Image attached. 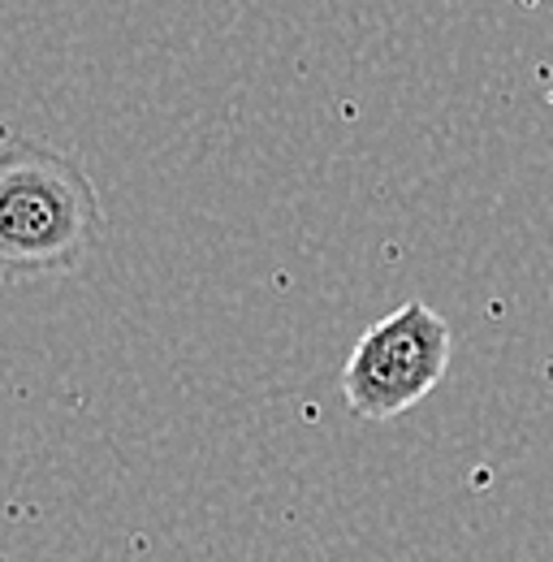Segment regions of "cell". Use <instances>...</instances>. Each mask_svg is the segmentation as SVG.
I'll return each instance as SVG.
<instances>
[{"instance_id": "1", "label": "cell", "mask_w": 553, "mask_h": 562, "mask_svg": "<svg viewBox=\"0 0 553 562\" xmlns=\"http://www.w3.org/2000/svg\"><path fill=\"white\" fill-rule=\"evenodd\" d=\"M104 238L91 173L40 139L0 143V281L74 273Z\"/></svg>"}, {"instance_id": "2", "label": "cell", "mask_w": 553, "mask_h": 562, "mask_svg": "<svg viewBox=\"0 0 553 562\" xmlns=\"http://www.w3.org/2000/svg\"><path fill=\"white\" fill-rule=\"evenodd\" d=\"M450 325L437 307L411 299L359 334L342 368V398L359 420H394L428 398L450 368Z\"/></svg>"}]
</instances>
